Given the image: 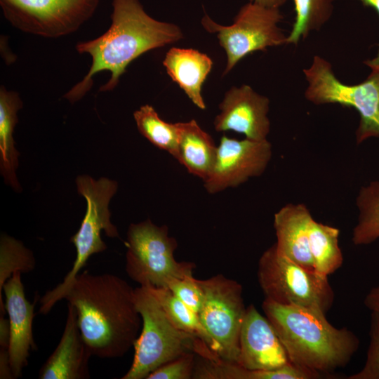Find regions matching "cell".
<instances>
[{"label": "cell", "instance_id": "ffe728a7", "mask_svg": "<svg viewBox=\"0 0 379 379\" xmlns=\"http://www.w3.org/2000/svg\"><path fill=\"white\" fill-rule=\"evenodd\" d=\"M20 94L0 88V168L5 181L16 191L20 190L15 171L18 166L19 152L15 147L13 137L18 123V112L22 108Z\"/></svg>", "mask_w": 379, "mask_h": 379}, {"label": "cell", "instance_id": "7402d4cb", "mask_svg": "<svg viewBox=\"0 0 379 379\" xmlns=\"http://www.w3.org/2000/svg\"><path fill=\"white\" fill-rule=\"evenodd\" d=\"M357 222L352 230L355 246L370 244L379 239V181L362 187L356 199Z\"/></svg>", "mask_w": 379, "mask_h": 379}, {"label": "cell", "instance_id": "7a4b0ae2", "mask_svg": "<svg viewBox=\"0 0 379 379\" xmlns=\"http://www.w3.org/2000/svg\"><path fill=\"white\" fill-rule=\"evenodd\" d=\"M112 5L109 29L95 39L76 45V51L89 55L92 62L83 79L65 94L64 98L71 103L81 100L90 91L93 77L97 73H111L100 91H112L135 59L183 38L178 25L153 18L145 11L140 0H112Z\"/></svg>", "mask_w": 379, "mask_h": 379}, {"label": "cell", "instance_id": "603a6c76", "mask_svg": "<svg viewBox=\"0 0 379 379\" xmlns=\"http://www.w3.org/2000/svg\"><path fill=\"white\" fill-rule=\"evenodd\" d=\"M335 0H293L295 20L287 44L297 45L314 31L320 30L331 19Z\"/></svg>", "mask_w": 379, "mask_h": 379}, {"label": "cell", "instance_id": "836d02e7", "mask_svg": "<svg viewBox=\"0 0 379 379\" xmlns=\"http://www.w3.org/2000/svg\"><path fill=\"white\" fill-rule=\"evenodd\" d=\"M249 1L267 7L280 8L286 3L287 0H249Z\"/></svg>", "mask_w": 379, "mask_h": 379}, {"label": "cell", "instance_id": "5b68a950", "mask_svg": "<svg viewBox=\"0 0 379 379\" xmlns=\"http://www.w3.org/2000/svg\"><path fill=\"white\" fill-rule=\"evenodd\" d=\"M257 277L265 298L279 304L305 307L325 314L333 304L334 292L328 277L283 255L275 244L260 256Z\"/></svg>", "mask_w": 379, "mask_h": 379}, {"label": "cell", "instance_id": "d6a6232c", "mask_svg": "<svg viewBox=\"0 0 379 379\" xmlns=\"http://www.w3.org/2000/svg\"><path fill=\"white\" fill-rule=\"evenodd\" d=\"M11 331L9 319L4 315H0V347H8L10 343Z\"/></svg>", "mask_w": 379, "mask_h": 379}, {"label": "cell", "instance_id": "484cf974", "mask_svg": "<svg viewBox=\"0 0 379 379\" xmlns=\"http://www.w3.org/2000/svg\"><path fill=\"white\" fill-rule=\"evenodd\" d=\"M32 252L16 239L2 234L0 239V311L5 314L2 291L5 282L15 272L28 273L35 268Z\"/></svg>", "mask_w": 379, "mask_h": 379}, {"label": "cell", "instance_id": "f1b7e54d", "mask_svg": "<svg viewBox=\"0 0 379 379\" xmlns=\"http://www.w3.org/2000/svg\"><path fill=\"white\" fill-rule=\"evenodd\" d=\"M195 353L189 352L160 366L147 379H190L196 364Z\"/></svg>", "mask_w": 379, "mask_h": 379}, {"label": "cell", "instance_id": "d6986e66", "mask_svg": "<svg viewBox=\"0 0 379 379\" xmlns=\"http://www.w3.org/2000/svg\"><path fill=\"white\" fill-rule=\"evenodd\" d=\"M175 124L178 131L176 160L190 173L205 180L213 166L218 146L196 120Z\"/></svg>", "mask_w": 379, "mask_h": 379}, {"label": "cell", "instance_id": "3957f363", "mask_svg": "<svg viewBox=\"0 0 379 379\" xmlns=\"http://www.w3.org/2000/svg\"><path fill=\"white\" fill-rule=\"evenodd\" d=\"M262 309L290 361L296 366L328 374L347 365L359 349L356 334L346 327H335L321 311L281 305L267 298Z\"/></svg>", "mask_w": 379, "mask_h": 379}, {"label": "cell", "instance_id": "4fadbf2b", "mask_svg": "<svg viewBox=\"0 0 379 379\" xmlns=\"http://www.w3.org/2000/svg\"><path fill=\"white\" fill-rule=\"evenodd\" d=\"M219 109L213 122L216 131H234L253 140L267 139L270 100L250 86H232L225 93Z\"/></svg>", "mask_w": 379, "mask_h": 379}, {"label": "cell", "instance_id": "4316f807", "mask_svg": "<svg viewBox=\"0 0 379 379\" xmlns=\"http://www.w3.org/2000/svg\"><path fill=\"white\" fill-rule=\"evenodd\" d=\"M369 345L363 368L347 379H379V314L371 312Z\"/></svg>", "mask_w": 379, "mask_h": 379}, {"label": "cell", "instance_id": "8fae6325", "mask_svg": "<svg viewBox=\"0 0 379 379\" xmlns=\"http://www.w3.org/2000/svg\"><path fill=\"white\" fill-rule=\"evenodd\" d=\"M78 192L87 203L84 219L78 232L70 241L76 248V259L66 279L72 281L86 265L89 258L107 248L101 238L104 231L109 237H119L117 227L111 222L108 206L117 190V182L107 178L95 180L88 175H81L76 179Z\"/></svg>", "mask_w": 379, "mask_h": 379}, {"label": "cell", "instance_id": "277c9868", "mask_svg": "<svg viewBox=\"0 0 379 379\" xmlns=\"http://www.w3.org/2000/svg\"><path fill=\"white\" fill-rule=\"evenodd\" d=\"M135 298L142 329L133 346V363L122 379H147L160 366L189 352L218 358L199 338L177 327L147 287L135 288Z\"/></svg>", "mask_w": 379, "mask_h": 379}, {"label": "cell", "instance_id": "44dd1931", "mask_svg": "<svg viewBox=\"0 0 379 379\" xmlns=\"http://www.w3.org/2000/svg\"><path fill=\"white\" fill-rule=\"evenodd\" d=\"M339 229L316 221L313 218L309 225V248L314 269L328 277L343 263L339 246Z\"/></svg>", "mask_w": 379, "mask_h": 379}, {"label": "cell", "instance_id": "ac0fdd59", "mask_svg": "<svg viewBox=\"0 0 379 379\" xmlns=\"http://www.w3.org/2000/svg\"><path fill=\"white\" fill-rule=\"evenodd\" d=\"M163 65L191 101L199 109H205L201 88L211 71V58L196 49L173 47L166 53Z\"/></svg>", "mask_w": 379, "mask_h": 379}, {"label": "cell", "instance_id": "2e32d148", "mask_svg": "<svg viewBox=\"0 0 379 379\" xmlns=\"http://www.w3.org/2000/svg\"><path fill=\"white\" fill-rule=\"evenodd\" d=\"M67 309L62 337L53 352L40 368V379L90 378L88 361L92 353L81 336L74 307L68 303Z\"/></svg>", "mask_w": 379, "mask_h": 379}, {"label": "cell", "instance_id": "9c48e42d", "mask_svg": "<svg viewBox=\"0 0 379 379\" xmlns=\"http://www.w3.org/2000/svg\"><path fill=\"white\" fill-rule=\"evenodd\" d=\"M283 18L279 8L251 1L239 9L233 23L228 26L220 25L204 14L201 20L203 27L217 34L226 53L227 63L222 76L255 51L287 44V36L278 26Z\"/></svg>", "mask_w": 379, "mask_h": 379}, {"label": "cell", "instance_id": "8992f818", "mask_svg": "<svg viewBox=\"0 0 379 379\" xmlns=\"http://www.w3.org/2000/svg\"><path fill=\"white\" fill-rule=\"evenodd\" d=\"M125 244L126 272L140 286L167 287L175 278L193 275L194 262L175 260L178 242L166 225L157 226L149 219L132 223Z\"/></svg>", "mask_w": 379, "mask_h": 379}, {"label": "cell", "instance_id": "d4e9b609", "mask_svg": "<svg viewBox=\"0 0 379 379\" xmlns=\"http://www.w3.org/2000/svg\"><path fill=\"white\" fill-rule=\"evenodd\" d=\"M147 288L177 327L196 335L213 352L211 339L201 324L197 313L182 302L168 288Z\"/></svg>", "mask_w": 379, "mask_h": 379}, {"label": "cell", "instance_id": "4dcf8cb0", "mask_svg": "<svg viewBox=\"0 0 379 379\" xmlns=\"http://www.w3.org/2000/svg\"><path fill=\"white\" fill-rule=\"evenodd\" d=\"M364 303L371 312L379 314V285L373 287L368 291L364 298Z\"/></svg>", "mask_w": 379, "mask_h": 379}, {"label": "cell", "instance_id": "7c38bea8", "mask_svg": "<svg viewBox=\"0 0 379 379\" xmlns=\"http://www.w3.org/2000/svg\"><path fill=\"white\" fill-rule=\"evenodd\" d=\"M272 154L269 140H237L221 137L211 173L204 180L207 192L213 194L235 187L249 178L261 175Z\"/></svg>", "mask_w": 379, "mask_h": 379}, {"label": "cell", "instance_id": "5bb4252c", "mask_svg": "<svg viewBox=\"0 0 379 379\" xmlns=\"http://www.w3.org/2000/svg\"><path fill=\"white\" fill-rule=\"evenodd\" d=\"M274 327L251 304L246 307L239 336L237 364L253 371H270L291 364Z\"/></svg>", "mask_w": 379, "mask_h": 379}, {"label": "cell", "instance_id": "cb8c5ba5", "mask_svg": "<svg viewBox=\"0 0 379 379\" xmlns=\"http://www.w3.org/2000/svg\"><path fill=\"white\" fill-rule=\"evenodd\" d=\"M133 117L138 131L152 144L168 152L175 159L178 156V131L176 124L161 119L149 105L141 106Z\"/></svg>", "mask_w": 379, "mask_h": 379}, {"label": "cell", "instance_id": "9a60e30c", "mask_svg": "<svg viewBox=\"0 0 379 379\" xmlns=\"http://www.w3.org/2000/svg\"><path fill=\"white\" fill-rule=\"evenodd\" d=\"M21 274L14 272L3 286L11 331L8 352L14 378L22 376V369L28 363L29 351L36 347L33 338L32 322L37 298L32 303L27 300Z\"/></svg>", "mask_w": 379, "mask_h": 379}, {"label": "cell", "instance_id": "f546056e", "mask_svg": "<svg viewBox=\"0 0 379 379\" xmlns=\"http://www.w3.org/2000/svg\"><path fill=\"white\" fill-rule=\"evenodd\" d=\"M0 378H14L7 348L0 347Z\"/></svg>", "mask_w": 379, "mask_h": 379}, {"label": "cell", "instance_id": "30bf717a", "mask_svg": "<svg viewBox=\"0 0 379 379\" xmlns=\"http://www.w3.org/2000/svg\"><path fill=\"white\" fill-rule=\"evenodd\" d=\"M100 0H0L4 18L15 28L45 38L77 32L95 12Z\"/></svg>", "mask_w": 379, "mask_h": 379}, {"label": "cell", "instance_id": "6da1fadb", "mask_svg": "<svg viewBox=\"0 0 379 379\" xmlns=\"http://www.w3.org/2000/svg\"><path fill=\"white\" fill-rule=\"evenodd\" d=\"M74 307L81 336L92 355L121 357L134 346L142 318L135 288L112 274L79 273L65 297Z\"/></svg>", "mask_w": 379, "mask_h": 379}, {"label": "cell", "instance_id": "e0dca14e", "mask_svg": "<svg viewBox=\"0 0 379 379\" xmlns=\"http://www.w3.org/2000/svg\"><path fill=\"white\" fill-rule=\"evenodd\" d=\"M312 216L304 204H288L274 216L277 251L283 255L314 270L309 248V225Z\"/></svg>", "mask_w": 379, "mask_h": 379}, {"label": "cell", "instance_id": "83f0119b", "mask_svg": "<svg viewBox=\"0 0 379 379\" xmlns=\"http://www.w3.org/2000/svg\"><path fill=\"white\" fill-rule=\"evenodd\" d=\"M167 288L187 307L198 314L203 304L204 295L193 275L175 278L169 282Z\"/></svg>", "mask_w": 379, "mask_h": 379}, {"label": "cell", "instance_id": "52a82bcc", "mask_svg": "<svg viewBox=\"0 0 379 379\" xmlns=\"http://www.w3.org/2000/svg\"><path fill=\"white\" fill-rule=\"evenodd\" d=\"M302 72L307 84L305 91L307 100L316 105L338 104L359 112L357 144L379 137V71H372L360 84L348 85L335 77L327 60L314 55L310 67Z\"/></svg>", "mask_w": 379, "mask_h": 379}, {"label": "cell", "instance_id": "ba28073f", "mask_svg": "<svg viewBox=\"0 0 379 379\" xmlns=\"http://www.w3.org/2000/svg\"><path fill=\"white\" fill-rule=\"evenodd\" d=\"M204 301L198 316L212 344V351L220 359L237 363L239 336L246 307L242 286L222 274L197 279Z\"/></svg>", "mask_w": 379, "mask_h": 379}, {"label": "cell", "instance_id": "1f68e13d", "mask_svg": "<svg viewBox=\"0 0 379 379\" xmlns=\"http://www.w3.org/2000/svg\"><path fill=\"white\" fill-rule=\"evenodd\" d=\"M364 6L373 8L379 15V0H359ZM364 63L371 68L372 71H379V49L375 58L368 60Z\"/></svg>", "mask_w": 379, "mask_h": 379}]
</instances>
